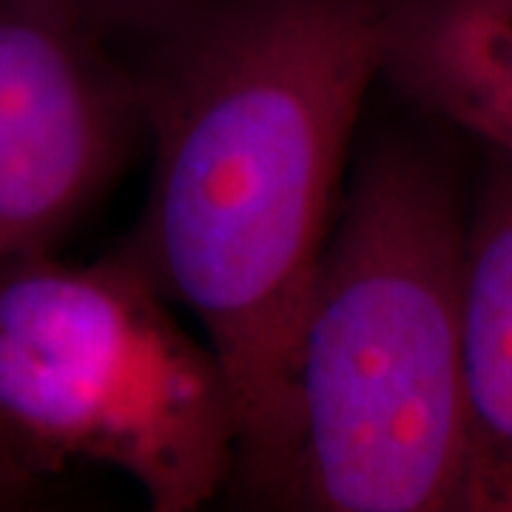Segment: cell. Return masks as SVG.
<instances>
[{
	"instance_id": "obj_2",
	"label": "cell",
	"mask_w": 512,
	"mask_h": 512,
	"mask_svg": "<svg viewBox=\"0 0 512 512\" xmlns=\"http://www.w3.org/2000/svg\"><path fill=\"white\" fill-rule=\"evenodd\" d=\"M430 123L373 137L342 188L296 330L288 453L262 504L464 510L473 191L444 126Z\"/></svg>"
},
{
	"instance_id": "obj_4",
	"label": "cell",
	"mask_w": 512,
	"mask_h": 512,
	"mask_svg": "<svg viewBox=\"0 0 512 512\" xmlns=\"http://www.w3.org/2000/svg\"><path fill=\"white\" fill-rule=\"evenodd\" d=\"M146 137L114 37L74 0H0V271L55 254Z\"/></svg>"
},
{
	"instance_id": "obj_6",
	"label": "cell",
	"mask_w": 512,
	"mask_h": 512,
	"mask_svg": "<svg viewBox=\"0 0 512 512\" xmlns=\"http://www.w3.org/2000/svg\"><path fill=\"white\" fill-rule=\"evenodd\" d=\"M382 77L416 114L512 165V0H402Z\"/></svg>"
},
{
	"instance_id": "obj_8",
	"label": "cell",
	"mask_w": 512,
	"mask_h": 512,
	"mask_svg": "<svg viewBox=\"0 0 512 512\" xmlns=\"http://www.w3.org/2000/svg\"><path fill=\"white\" fill-rule=\"evenodd\" d=\"M32 487H35V484L23 476V470L15 464V458L9 456V450H6L3 441H0V501H12L15 495L26 493V490H32Z\"/></svg>"
},
{
	"instance_id": "obj_1",
	"label": "cell",
	"mask_w": 512,
	"mask_h": 512,
	"mask_svg": "<svg viewBox=\"0 0 512 512\" xmlns=\"http://www.w3.org/2000/svg\"><path fill=\"white\" fill-rule=\"evenodd\" d=\"M402 0H183L114 37L154 171L123 242L200 322L237 407L231 487L288 453L296 330Z\"/></svg>"
},
{
	"instance_id": "obj_3",
	"label": "cell",
	"mask_w": 512,
	"mask_h": 512,
	"mask_svg": "<svg viewBox=\"0 0 512 512\" xmlns=\"http://www.w3.org/2000/svg\"><path fill=\"white\" fill-rule=\"evenodd\" d=\"M120 242L0 271V441L32 484L69 464L131 478L157 512L231 487L237 407L208 342Z\"/></svg>"
},
{
	"instance_id": "obj_5",
	"label": "cell",
	"mask_w": 512,
	"mask_h": 512,
	"mask_svg": "<svg viewBox=\"0 0 512 512\" xmlns=\"http://www.w3.org/2000/svg\"><path fill=\"white\" fill-rule=\"evenodd\" d=\"M464 510L512 512V165L470 194L461 288Z\"/></svg>"
},
{
	"instance_id": "obj_7",
	"label": "cell",
	"mask_w": 512,
	"mask_h": 512,
	"mask_svg": "<svg viewBox=\"0 0 512 512\" xmlns=\"http://www.w3.org/2000/svg\"><path fill=\"white\" fill-rule=\"evenodd\" d=\"M83 12H89L111 37L131 29L134 23L163 12L168 6H177L183 0H74Z\"/></svg>"
}]
</instances>
